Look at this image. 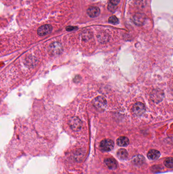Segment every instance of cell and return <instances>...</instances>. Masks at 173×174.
<instances>
[{
	"mask_svg": "<svg viewBox=\"0 0 173 174\" xmlns=\"http://www.w3.org/2000/svg\"><path fill=\"white\" fill-rule=\"evenodd\" d=\"M69 125L72 130L75 131H78L81 129L82 123L78 118L73 117L69 121Z\"/></svg>",
	"mask_w": 173,
	"mask_h": 174,
	"instance_id": "6da1fadb",
	"label": "cell"
},
{
	"mask_svg": "<svg viewBox=\"0 0 173 174\" xmlns=\"http://www.w3.org/2000/svg\"><path fill=\"white\" fill-rule=\"evenodd\" d=\"M63 48L61 43L58 42H54L49 46V51L53 55H58L62 53Z\"/></svg>",
	"mask_w": 173,
	"mask_h": 174,
	"instance_id": "7a4b0ae2",
	"label": "cell"
},
{
	"mask_svg": "<svg viewBox=\"0 0 173 174\" xmlns=\"http://www.w3.org/2000/svg\"><path fill=\"white\" fill-rule=\"evenodd\" d=\"M114 143L110 139H105L101 142L100 148L101 150L105 152L110 151L113 149Z\"/></svg>",
	"mask_w": 173,
	"mask_h": 174,
	"instance_id": "3957f363",
	"label": "cell"
},
{
	"mask_svg": "<svg viewBox=\"0 0 173 174\" xmlns=\"http://www.w3.org/2000/svg\"><path fill=\"white\" fill-rule=\"evenodd\" d=\"M133 112L135 115L141 116L145 112V106L141 102H138L133 105Z\"/></svg>",
	"mask_w": 173,
	"mask_h": 174,
	"instance_id": "277c9868",
	"label": "cell"
},
{
	"mask_svg": "<svg viewBox=\"0 0 173 174\" xmlns=\"http://www.w3.org/2000/svg\"><path fill=\"white\" fill-rule=\"evenodd\" d=\"M92 104L96 108L103 109L106 106L107 101L104 97L98 96L94 99L92 101Z\"/></svg>",
	"mask_w": 173,
	"mask_h": 174,
	"instance_id": "5b68a950",
	"label": "cell"
},
{
	"mask_svg": "<svg viewBox=\"0 0 173 174\" xmlns=\"http://www.w3.org/2000/svg\"><path fill=\"white\" fill-rule=\"evenodd\" d=\"M52 31V27L50 25H45L39 27L37 30L38 34L40 36H44L50 33Z\"/></svg>",
	"mask_w": 173,
	"mask_h": 174,
	"instance_id": "8992f818",
	"label": "cell"
},
{
	"mask_svg": "<svg viewBox=\"0 0 173 174\" xmlns=\"http://www.w3.org/2000/svg\"><path fill=\"white\" fill-rule=\"evenodd\" d=\"M87 14L88 16L92 18H94L96 17H98V15L100 13V10L98 7L96 6H91L89 7V8L87 10Z\"/></svg>",
	"mask_w": 173,
	"mask_h": 174,
	"instance_id": "52a82bcc",
	"label": "cell"
},
{
	"mask_svg": "<svg viewBox=\"0 0 173 174\" xmlns=\"http://www.w3.org/2000/svg\"><path fill=\"white\" fill-rule=\"evenodd\" d=\"M151 97L152 100L154 102H160L164 97V94L161 91L156 90L152 92V94H151Z\"/></svg>",
	"mask_w": 173,
	"mask_h": 174,
	"instance_id": "ba28073f",
	"label": "cell"
},
{
	"mask_svg": "<svg viewBox=\"0 0 173 174\" xmlns=\"http://www.w3.org/2000/svg\"><path fill=\"white\" fill-rule=\"evenodd\" d=\"M160 156H161L160 152L156 150H151L148 152L147 154V157L150 160H157L160 157Z\"/></svg>",
	"mask_w": 173,
	"mask_h": 174,
	"instance_id": "9c48e42d",
	"label": "cell"
},
{
	"mask_svg": "<svg viewBox=\"0 0 173 174\" xmlns=\"http://www.w3.org/2000/svg\"><path fill=\"white\" fill-rule=\"evenodd\" d=\"M105 162L108 167L111 170H115L117 167V162L113 158H107L105 160Z\"/></svg>",
	"mask_w": 173,
	"mask_h": 174,
	"instance_id": "30bf717a",
	"label": "cell"
},
{
	"mask_svg": "<svg viewBox=\"0 0 173 174\" xmlns=\"http://www.w3.org/2000/svg\"><path fill=\"white\" fill-rule=\"evenodd\" d=\"M145 16L142 14H137L133 17V22L136 25L138 26L142 25L145 22Z\"/></svg>",
	"mask_w": 173,
	"mask_h": 174,
	"instance_id": "8fae6325",
	"label": "cell"
},
{
	"mask_svg": "<svg viewBox=\"0 0 173 174\" xmlns=\"http://www.w3.org/2000/svg\"><path fill=\"white\" fill-rule=\"evenodd\" d=\"M117 144L120 147H126L129 144V140L128 138L122 136L117 139Z\"/></svg>",
	"mask_w": 173,
	"mask_h": 174,
	"instance_id": "7c38bea8",
	"label": "cell"
},
{
	"mask_svg": "<svg viewBox=\"0 0 173 174\" xmlns=\"http://www.w3.org/2000/svg\"><path fill=\"white\" fill-rule=\"evenodd\" d=\"M117 155L119 159H124L128 156V152L126 150L124 149L118 150L117 151Z\"/></svg>",
	"mask_w": 173,
	"mask_h": 174,
	"instance_id": "4fadbf2b",
	"label": "cell"
},
{
	"mask_svg": "<svg viewBox=\"0 0 173 174\" xmlns=\"http://www.w3.org/2000/svg\"><path fill=\"white\" fill-rule=\"evenodd\" d=\"M165 166L166 167H169V168H172L173 167V158L172 157L168 158L167 159L165 160L164 162Z\"/></svg>",
	"mask_w": 173,
	"mask_h": 174,
	"instance_id": "5bb4252c",
	"label": "cell"
},
{
	"mask_svg": "<svg viewBox=\"0 0 173 174\" xmlns=\"http://www.w3.org/2000/svg\"><path fill=\"white\" fill-rule=\"evenodd\" d=\"M109 22L110 23L113 24H117L119 22L118 18L115 16H114V15H113V16L110 17L109 19Z\"/></svg>",
	"mask_w": 173,
	"mask_h": 174,
	"instance_id": "9a60e30c",
	"label": "cell"
},
{
	"mask_svg": "<svg viewBox=\"0 0 173 174\" xmlns=\"http://www.w3.org/2000/svg\"><path fill=\"white\" fill-rule=\"evenodd\" d=\"M115 6H116L113 5L111 4V3H110V4H109L108 8L109 10H110V11L114 12L116 10Z\"/></svg>",
	"mask_w": 173,
	"mask_h": 174,
	"instance_id": "2e32d148",
	"label": "cell"
},
{
	"mask_svg": "<svg viewBox=\"0 0 173 174\" xmlns=\"http://www.w3.org/2000/svg\"><path fill=\"white\" fill-rule=\"evenodd\" d=\"M120 0H110V3L113 5L116 6L119 3Z\"/></svg>",
	"mask_w": 173,
	"mask_h": 174,
	"instance_id": "e0dca14e",
	"label": "cell"
},
{
	"mask_svg": "<svg viewBox=\"0 0 173 174\" xmlns=\"http://www.w3.org/2000/svg\"><path fill=\"white\" fill-rule=\"evenodd\" d=\"M75 29V27H74L70 26L67 28V30L68 31H71L74 30Z\"/></svg>",
	"mask_w": 173,
	"mask_h": 174,
	"instance_id": "ac0fdd59",
	"label": "cell"
}]
</instances>
